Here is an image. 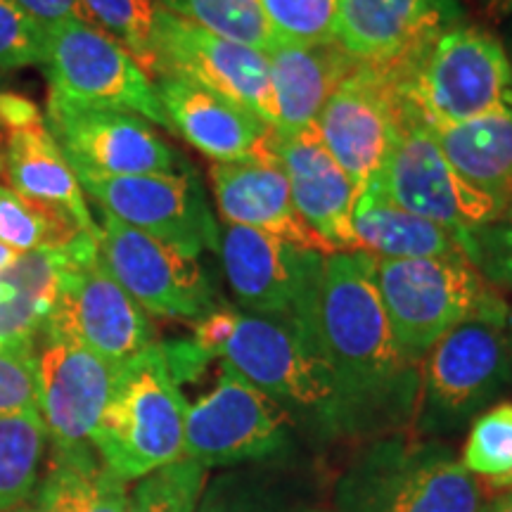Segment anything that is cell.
<instances>
[{"label":"cell","instance_id":"6da1fadb","mask_svg":"<svg viewBox=\"0 0 512 512\" xmlns=\"http://www.w3.org/2000/svg\"><path fill=\"white\" fill-rule=\"evenodd\" d=\"M311 349L332 375L339 427L392 420L413 411L420 366L408 361L375 285V256L328 254L320 271Z\"/></svg>","mask_w":512,"mask_h":512},{"label":"cell","instance_id":"7a4b0ae2","mask_svg":"<svg viewBox=\"0 0 512 512\" xmlns=\"http://www.w3.org/2000/svg\"><path fill=\"white\" fill-rule=\"evenodd\" d=\"M188 403L164 344L121 363L91 444L124 482L143 479L183 458Z\"/></svg>","mask_w":512,"mask_h":512},{"label":"cell","instance_id":"3957f363","mask_svg":"<svg viewBox=\"0 0 512 512\" xmlns=\"http://www.w3.org/2000/svg\"><path fill=\"white\" fill-rule=\"evenodd\" d=\"M192 344L204 358H221L283 406L316 413L330 427H339L330 370L287 320L216 309L197 320Z\"/></svg>","mask_w":512,"mask_h":512},{"label":"cell","instance_id":"277c9868","mask_svg":"<svg viewBox=\"0 0 512 512\" xmlns=\"http://www.w3.org/2000/svg\"><path fill=\"white\" fill-rule=\"evenodd\" d=\"M384 72L430 124H460L512 102L508 48L470 22L448 29L406 67Z\"/></svg>","mask_w":512,"mask_h":512},{"label":"cell","instance_id":"5b68a950","mask_svg":"<svg viewBox=\"0 0 512 512\" xmlns=\"http://www.w3.org/2000/svg\"><path fill=\"white\" fill-rule=\"evenodd\" d=\"M380 292L396 347L420 366L434 344L463 320L508 306L501 290L467 256L446 259H377Z\"/></svg>","mask_w":512,"mask_h":512},{"label":"cell","instance_id":"8992f818","mask_svg":"<svg viewBox=\"0 0 512 512\" xmlns=\"http://www.w3.org/2000/svg\"><path fill=\"white\" fill-rule=\"evenodd\" d=\"M508 306L463 320L422 358L420 430H458L494 406L510 387L512 358L505 332Z\"/></svg>","mask_w":512,"mask_h":512},{"label":"cell","instance_id":"52a82bcc","mask_svg":"<svg viewBox=\"0 0 512 512\" xmlns=\"http://www.w3.org/2000/svg\"><path fill=\"white\" fill-rule=\"evenodd\" d=\"M339 512H489L477 477L439 444L384 441L344 475Z\"/></svg>","mask_w":512,"mask_h":512},{"label":"cell","instance_id":"ba28073f","mask_svg":"<svg viewBox=\"0 0 512 512\" xmlns=\"http://www.w3.org/2000/svg\"><path fill=\"white\" fill-rule=\"evenodd\" d=\"M43 337L79 344L114 366L155 344L147 311L102 264L95 235L69 247Z\"/></svg>","mask_w":512,"mask_h":512},{"label":"cell","instance_id":"9c48e42d","mask_svg":"<svg viewBox=\"0 0 512 512\" xmlns=\"http://www.w3.org/2000/svg\"><path fill=\"white\" fill-rule=\"evenodd\" d=\"M370 183H375L396 207L456 233L465 254L472 230L486 226L508 209L456 174L422 124L420 114L403 98L392 147Z\"/></svg>","mask_w":512,"mask_h":512},{"label":"cell","instance_id":"30bf717a","mask_svg":"<svg viewBox=\"0 0 512 512\" xmlns=\"http://www.w3.org/2000/svg\"><path fill=\"white\" fill-rule=\"evenodd\" d=\"M46 72L50 98L69 105L138 114L169 128L155 81L110 34L81 19L46 24Z\"/></svg>","mask_w":512,"mask_h":512},{"label":"cell","instance_id":"8fae6325","mask_svg":"<svg viewBox=\"0 0 512 512\" xmlns=\"http://www.w3.org/2000/svg\"><path fill=\"white\" fill-rule=\"evenodd\" d=\"M219 254L235 302L254 316L287 320L311 347L313 309L328 254L233 223L223 228Z\"/></svg>","mask_w":512,"mask_h":512},{"label":"cell","instance_id":"7c38bea8","mask_svg":"<svg viewBox=\"0 0 512 512\" xmlns=\"http://www.w3.org/2000/svg\"><path fill=\"white\" fill-rule=\"evenodd\" d=\"M98 254L112 278L147 313L202 320L216 311V294L200 256L152 238L100 211Z\"/></svg>","mask_w":512,"mask_h":512},{"label":"cell","instance_id":"4fadbf2b","mask_svg":"<svg viewBox=\"0 0 512 512\" xmlns=\"http://www.w3.org/2000/svg\"><path fill=\"white\" fill-rule=\"evenodd\" d=\"M81 188L100 211L183 252H219L221 230L195 171L143 176L79 174Z\"/></svg>","mask_w":512,"mask_h":512},{"label":"cell","instance_id":"5bb4252c","mask_svg":"<svg viewBox=\"0 0 512 512\" xmlns=\"http://www.w3.org/2000/svg\"><path fill=\"white\" fill-rule=\"evenodd\" d=\"M285 430L283 403L221 363L216 387L185 413L183 458L202 467L261 460L285 444Z\"/></svg>","mask_w":512,"mask_h":512},{"label":"cell","instance_id":"9a60e30c","mask_svg":"<svg viewBox=\"0 0 512 512\" xmlns=\"http://www.w3.org/2000/svg\"><path fill=\"white\" fill-rule=\"evenodd\" d=\"M46 124L76 176L176 174L188 169L150 121L138 114L69 105L48 95Z\"/></svg>","mask_w":512,"mask_h":512},{"label":"cell","instance_id":"2e32d148","mask_svg":"<svg viewBox=\"0 0 512 512\" xmlns=\"http://www.w3.org/2000/svg\"><path fill=\"white\" fill-rule=\"evenodd\" d=\"M159 74H178L245 107L278 131L271 69L259 50L209 34L159 8L155 22Z\"/></svg>","mask_w":512,"mask_h":512},{"label":"cell","instance_id":"e0dca14e","mask_svg":"<svg viewBox=\"0 0 512 512\" xmlns=\"http://www.w3.org/2000/svg\"><path fill=\"white\" fill-rule=\"evenodd\" d=\"M401 98L392 74L358 64L316 117V131L356 190V200L392 147Z\"/></svg>","mask_w":512,"mask_h":512},{"label":"cell","instance_id":"ac0fdd59","mask_svg":"<svg viewBox=\"0 0 512 512\" xmlns=\"http://www.w3.org/2000/svg\"><path fill=\"white\" fill-rule=\"evenodd\" d=\"M463 22L460 0H342L335 41L368 67L401 69Z\"/></svg>","mask_w":512,"mask_h":512},{"label":"cell","instance_id":"d6986e66","mask_svg":"<svg viewBox=\"0 0 512 512\" xmlns=\"http://www.w3.org/2000/svg\"><path fill=\"white\" fill-rule=\"evenodd\" d=\"M119 366L64 339L43 337L36 356L38 413L55 451L93 446Z\"/></svg>","mask_w":512,"mask_h":512},{"label":"cell","instance_id":"ffe728a7","mask_svg":"<svg viewBox=\"0 0 512 512\" xmlns=\"http://www.w3.org/2000/svg\"><path fill=\"white\" fill-rule=\"evenodd\" d=\"M155 91L171 131L211 162L275 157V128L245 107L178 74H159Z\"/></svg>","mask_w":512,"mask_h":512},{"label":"cell","instance_id":"44dd1931","mask_svg":"<svg viewBox=\"0 0 512 512\" xmlns=\"http://www.w3.org/2000/svg\"><path fill=\"white\" fill-rule=\"evenodd\" d=\"M275 157L299 216L323 240L328 252H361L354 233L356 190L316 126L294 133L275 131Z\"/></svg>","mask_w":512,"mask_h":512},{"label":"cell","instance_id":"7402d4cb","mask_svg":"<svg viewBox=\"0 0 512 512\" xmlns=\"http://www.w3.org/2000/svg\"><path fill=\"white\" fill-rule=\"evenodd\" d=\"M216 207L223 221L273 235L311 252L330 254L294 207L278 157H254L211 164Z\"/></svg>","mask_w":512,"mask_h":512},{"label":"cell","instance_id":"603a6c76","mask_svg":"<svg viewBox=\"0 0 512 512\" xmlns=\"http://www.w3.org/2000/svg\"><path fill=\"white\" fill-rule=\"evenodd\" d=\"M266 60L280 114L278 133L304 131L316 124L335 88L361 64L337 41L316 46L275 43Z\"/></svg>","mask_w":512,"mask_h":512},{"label":"cell","instance_id":"cb8c5ba5","mask_svg":"<svg viewBox=\"0 0 512 512\" xmlns=\"http://www.w3.org/2000/svg\"><path fill=\"white\" fill-rule=\"evenodd\" d=\"M5 133L8 138H5L3 164L10 188L31 200L67 211L81 230L98 235L100 228L88 209L86 192L60 145L55 143L53 133L48 131L46 119L8 128Z\"/></svg>","mask_w":512,"mask_h":512},{"label":"cell","instance_id":"d4e9b609","mask_svg":"<svg viewBox=\"0 0 512 512\" xmlns=\"http://www.w3.org/2000/svg\"><path fill=\"white\" fill-rule=\"evenodd\" d=\"M422 124L460 178L508 207L512 202V102L460 124H430L425 119Z\"/></svg>","mask_w":512,"mask_h":512},{"label":"cell","instance_id":"484cf974","mask_svg":"<svg viewBox=\"0 0 512 512\" xmlns=\"http://www.w3.org/2000/svg\"><path fill=\"white\" fill-rule=\"evenodd\" d=\"M69 247L24 252L0 271V349L34 351L36 337L46 330Z\"/></svg>","mask_w":512,"mask_h":512},{"label":"cell","instance_id":"4316f807","mask_svg":"<svg viewBox=\"0 0 512 512\" xmlns=\"http://www.w3.org/2000/svg\"><path fill=\"white\" fill-rule=\"evenodd\" d=\"M354 233L361 252L377 259H446L467 256L456 233L396 207L375 183L354 204Z\"/></svg>","mask_w":512,"mask_h":512},{"label":"cell","instance_id":"83f0119b","mask_svg":"<svg viewBox=\"0 0 512 512\" xmlns=\"http://www.w3.org/2000/svg\"><path fill=\"white\" fill-rule=\"evenodd\" d=\"M36 505L46 512H126V482L93 456L91 446L55 451Z\"/></svg>","mask_w":512,"mask_h":512},{"label":"cell","instance_id":"f1b7e54d","mask_svg":"<svg viewBox=\"0 0 512 512\" xmlns=\"http://www.w3.org/2000/svg\"><path fill=\"white\" fill-rule=\"evenodd\" d=\"M81 230L67 211L36 202L10 185L0 183V242L17 254L34 249H62L76 242ZM98 238V235H95Z\"/></svg>","mask_w":512,"mask_h":512},{"label":"cell","instance_id":"f546056e","mask_svg":"<svg viewBox=\"0 0 512 512\" xmlns=\"http://www.w3.org/2000/svg\"><path fill=\"white\" fill-rule=\"evenodd\" d=\"M46 439V425L38 411L0 415V512L31 496Z\"/></svg>","mask_w":512,"mask_h":512},{"label":"cell","instance_id":"4dcf8cb0","mask_svg":"<svg viewBox=\"0 0 512 512\" xmlns=\"http://www.w3.org/2000/svg\"><path fill=\"white\" fill-rule=\"evenodd\" d=\"M157 8L195 24L209 34L268 53L275 36L268 27L259 0H155Z\"/></svg>","mask_w":512,"mask_h":512},{"label":"cell","instance_id":"1f68e13d","mask_svg":"<svg viewBox=\"0 0 512 512\" xmlns=\"http://www.w3.org/2000/svg\"><path fill=\"white\" fill-rule=\"evenodd\" d=\"M81 5L93 24L110 34L119 46H124L140 69L155 81L159 76L155 50L159 8L155 0H81Z\"/></svg>","mask_w":512,"mask_h":512},{"label":"cell","instance_id":"d6a6232c","mask_svg":"<svg viewBox=\"0 0 512 512\" xmlns=\"http://www.w3.org/2000/svg\"><path fill=\"white\" fill-rule=\"evenodd\" d=\"M463 467L491 486H512V403H494L472 420L463 448Z\"/></svg>","mask_w":512,"mask_h":512},{"label":"cell","instance_id":"836d02e7","mask_svg":"<svg viewBox=\"0 0 512 512\" xmlns=\"http://www.w3.org/2000/svg\"><path fill=\"white\" fill-rule=\"evenodd\" d=\"M207 467L181 458L138 479L128 494L126 512H197Z\"/></svg>","mask_w":512,"mask_h":512},{"label":"cell","instance_id":"e575fe53","mask_svg":"<svg viewBox=\"0 0 512 512\" xmlns=\"http://www.w3.org/2000/svg\"><path fill=\"white\" fill-rule=\"evenodd\" d=\"M342 0H259L275 41L316 46L335 41Z\"/></svg>","mask_w":512,"mask_h":512},{"label":"cell","instance_id":"d590c367","mask_svg":"<svg viewBox=\"0 0 512 512\" xmlns=\"http://www.w3.org/2000/svg\"><path fill=\"white\" fill-rule=\"evenodd\" d=\"M46 60V29L15 0H0V69L34 67Z\"/></svg>","mask_w":512,"mask_h":512},{"label":"cell","instance_id":"8d00e7d4","mask_svg":"<svg viewBox=\"0 0 512 512\" xmlns=\"http://www.w3.org/2000/svg\"><path fill=\"white\" fill-rule=\"evenodd\" d=\"M467 259L496 290L512 292V202L498 219L472 230Z\"/></svg>","mask_w":512,"mask_h":512},{"label":"cell","instance_id":"74e56055","mask_svg":"<svg viewBox=\"0 0 512 512\" xmlns=\"http://www.w3.org/2000/svg\"><path fill=\"white\" fill-rule=\"evenodd\" d=\"M38 411L36 354L0 349V415Z\"/></svg>","mask_w":512,"mask_h":512},{"label":"cell","instance_id":"f35d334b","mask_svg":"<svg viewBox=\"0 0 512 512\" xmlns=\"http://www.w3.org/2000/svg\"><path fill=\"white\" fill-rule=\"evenodd\" d=\"M22 10H27L31 17L46 27V24L67 22V19H81V22H91L88 12L83 10L81 0H15ZM98 27V24H95Z\"/></svg>","mask_w":512,"mask_h":512},{"label":"cell","instance_id":"ab89813d","mask_svg":"<svg viewBox=\"0 0 512 512\" xmlns=\"http://www.w3.org/2000/svg\"><path fill=\"white\" fill-rule=\"evenodd\" d=\"M482 5L484 12L494 17H508L512 15V0H477Z\"/></svg>","mask_w":512,"mask_h":512},{"label":"cell","instance_id":"60d3db41","mask_svg":"<svg viewBox=\"0 0 512 512\" xmlns=\"http://www.w3.org/2000/svg\"><path fill=\"white\" fill-rule=\"evenodd\" d=\"M200 512H252V510H240V508H235V505H230V503H211V501H207Z\"/></svg>","mask_w":512,"mask_h":512},{"label":"cell","instance_id":"b9f144b4","mask_svg":"<svg viewBox=\"0 0 512 512\" xmlns=\"http://www.w3.org/2000/svg\"><path fill=\"white\" fill-rule=\"evenodd\" d=\"M17 252H15V249H10V247H5L3 245V242H0V271H3V268L5 266H10L12 264V261H15L17 259Z\"/></svg>","mask_w":512,"mask_h":512},{"label":"cell","instance_id":"7bdbcfd3","mask_svg":"<svg viewBox=\"0 0 512 512\" xmlns=\"http://www.w3.org/2000/svg\"><path fill=\"white\" fill-rule=\"evenodd\" d=\"M489 512H512V494L510 496H503L501 501H496L489 508Z\"/></svg>","mask_w":512,"mask_h":512},{"label":"cell","instance_id":"ee69618b","mask_svg":"<svg viewBox=\"0 0 512 512\" xmlns=\"http://www.w3.org/2000/svg\"><path fill=\"white\" fill-rule=\"evenodd\" d=\"M505 332H508V347L512 358V306H508V318H505Z\"/></svg>","mask_w":512,"mask_h":512},{"label":"cell","instance_id":"f6af8a7d","mask_svg":"<svg viewBox=\"0 0 512 512\" xmlns=\"http://www.w3.org/2000/svg\"><path fill=\"white\" fill-rule=\"evenodd\" d=\"M508 55H510V60H512V24H510V29H508Z\"/></svg>","mask_w":512,"mask_h":512},{"label":"cell","instance_id":"bcb514c9","mask_svg":"<svg viewBox=\"0 0 512 512\" xmlns=\"http://www.w3.org/2000/svg\"><path fill=\"white\" fill-rule=\"evenodd\" d=\"M12 512H46V510H41V508H38V505H34V508H24V510H12Z\"/></svg>","mask_w":512,"mask_h":512}]
</instances>
